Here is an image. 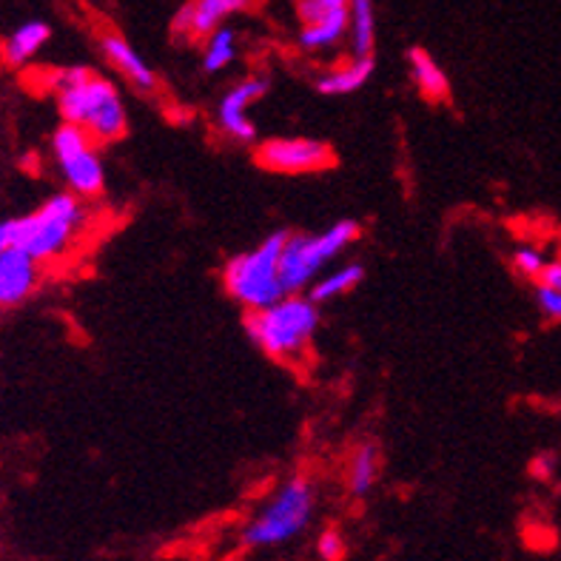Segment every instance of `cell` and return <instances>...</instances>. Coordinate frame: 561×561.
<instances>
[{
	"instance_id": "1",
	"label": "cell",
	"mask_w": 561,
	"mask_h": 561,
	"mask_svg": "<svg viewBox=\"0 0 561 561\" xmlns=\"http://www.w3.org/2000/svg\"><path fill=\"white\" fill-rule=\"evenodd\" d=\"M57 112L64 123L83 128L98 146L117 142L128 135V108L117 85L100 78L89 66H66L49 75Z\"/></svg>"
},
{
	"instance_id": "2",
	"label": "cell",
	"mask_w": 561,
	"mask_h": 561,
	"mask_svg": "<svg viewBox=\"0 0 561 561\" xmlns=\"http://www.w3.org/2000/svg\"><path fill=\"white\" fill-rule=\"evenodd\" d=\"M320 306L308 294H288L277 306L245 313V334L274 363L297 365L320 331Z\"/></svg>"
},
{
	"instance_id": "3",
	"label": "cell",
	"mask_w": 561,
	"mask_h": 561,
	"mask_svg": "<svg viewBox=\"0 0 561 561\" xmlns=\"http://www.w3.org/2000/svg\"><path fill=\"white\" fill-rule=\"evenodd\" d=\"M89 208L78 194L60 192L49 197L41 208L26 217H14L12 249L26 251L37 263H55L71 251V245L83 234Z\"/></svg>"
},
{
	"instance_id": "4",
	"label": "cell",
	"mask_w": 561,
	"mask_h": 561,
	"mask_svg": "<svg viewBox=\"0 0 561 561\" xmlns=\"http://www.w3.org/2000/svg\"><path fill=\"white\" fill-rule=\"evenodd\" d=\"M285 240H288V231H274L254 249L231 256L222 268V285L228 297L245 308V313L263 311L288 297L279 277V256H283Z\"/></svg>"
},
{
	"instance_id": "5",
	"label": "cell",
	"mask_w": 561,
	"mask_h": 561,
	"mask_svg": "<svg viewBox=\"0 0 561 561\" xmlns=\"http://www.w3.org/2000/svg\"><path fill=\"white\" fill-rule=\"evenodd\" d=\"M359 234L363 228L356 220H336L320 234H288L279 256V277L285 291L306 294L322 277V271L359 240Z\"/></svg>"
},
{
	"instance_id": "6",
	"label": "cell",
	"mask_w": 561,
	"mask_h": 561,
	"mask_svg": "<svg viewBox=\"0 0 561 561\" xmlns=\"http://www.w3.org/2000/svg\"><path fill=\"white\" fill-rule=\"evenodd\" d=\"M317 511V488L308 477H291L254 513L242 530L249 548H277L308 530Z\"/></svg>"
},
{
	"instance_id": "7",
	"label": "cell",
	"mask_w": 561,
	"mask_h": 561,
	"mask_svg": "<svg viewBox=\"0 0 561 561\" xmlns=\"http://www.w3.org/2000/svg\"><path fill=\"white\" fill-rule=\"evenodd\" d=\"M51 157L64 178L66 188L80 199H94L106 188V165L98 151V142L83 128L60 123L51 135Z\"/></svg>"
},
{
	"instance_id": "8",
	"label": "cell",
	"mask_w": 561,
	"mask_h": 561,
	"mask_svg": "<svg viewBox=\"0 0 561 561\" xmlns=\"http://www.w3.org/2000/svg\"><path fill=\"white\" fill-rule=\"evenodd\" d=\"M256 163L271 174H317L334 165V149L317 137H274L260 142Z\"/></svg>"
},
{
	"instance_id": "9",
	"label": "cell",
	"mask_w": 561,
	"mask_h": 561,
	"mask_svg": "<svg viewBox=\"0 0 561 561\" xmlns=\"http://www.w3.org/2000/svg\"><path fill=\"white\" fill-rule=\"evenodd\" d=\"M351 0H297L299 49L320 55L348 37Z\"/></svg>"
},
{
	"instance_id": "10",
	"label": "cell",
	"mask_w": 561,
	"mask_h": 561,
	"mask_svg": "<svg viewBox=\"0 0 561 561\" xmlns=\"http://www.w3.org/2000/svg\"><path fill=\"white\" fill-rule=\"evenodd\" d=\"M271 80L265 75H249V78L237 80L231 89L220 98L217 106V128L228 140L251 146L256 142V126L251 123L249 108L268 94Z\"/></svg>"
},
{
	"instance_id": "11",
	"label": "cell",
	"mask_w": 561,
	"mask_h": 561,
	"mask_svg": "<svg viewBox=\"0 0 561 561\" xmlns=\"http://www.w3.org/2000/svg\"><path fill=\"white\" fill-rule=\"evenodd\" d=\"M254 3L256 0H185L171 21V32L180 41L206 43V37L226 26L228 18L249 12Z\"/></svg>"
},
{
	"instance_id": "12",
	"label": "cell",
	"mask_w": 561,
	"mask_h": 561,
	"mask_svg": "<svg viewBox=\"0 0 561 561\" xmlns=\"http://www.w3.org/2000/svg\"><path fill=\"white\" fill-rule=\"evenodd\" d=\"M41 285V263L21 249L0 251V311L23 306Z\"/></svg>"
},
{
	"instance_id": "13",
	"label": "cell",
	"mask_w": 561,
	"mask_h": 561,
	"mask_svg": "<svg viewBox=\"0 0 561 561\" xmlns=\"http://www.w3.org/2000/svg\"><path fill=\"white\" fill-rule=\"evenodd\" d=\"M98 43H100V51H103V57H106L114 69L121 71L128 83L135 85L137 92H146V94L157 92L154 69L146 64V57H142L140 51H137L135 46L126 41V37L117 35V32H103Z\"/></svg>"
},
{
	"instance_id": "14",
	"label": "cell",
	"mask_w": 561,
	"mask_h": 561,
	"mask_svg": "<svg viewBox=\"0 0 561 561\" xmlns=\"http://www.w3.org/2000/svg\"><path fill=\"white\" fill-rule=\"evenodd\" d=\"M374 66H377L374 57H351L345 64L322 71L317 78V92L325 98H345V94L359 92L374 75Z\"/></svg>"
},
{
	"instance_id": "15",
	"label": "cell",
	"mask_w": 561,
	"mask_h": 561,
	"mask_svg": "<svg viewBox=\"0 0 561 561\" xmlns=\"http://www.w3.org/2000/svg\"><path fill=\"white\" fill-rule=\"evenodd\" d=\"M408 69H411L413 85L420 89V94L431 103H445L450 98V78L448 71L436 64L431 51L422 46H413L408 51Z\"/></svg>"
},
{
	"instance_id": "16",
	"label": "cell",
	"mask_w": 561,
	"mask_h": 561,
	"mask_svg": "<svg viewBox=\"0 0 561 561\" xmlns=\"http://www.w3.org/2000/svg\"><path fill=\"white\" fill-rule=\"evenodd\" d=\"M379 470H382V454H379L377 442H359V445L351 450L348 473H345L351 496H368V493L374 491V484H377Z\"/></svg>"
},
{
	"instance_id": "17",
	"label": "cell",
	"mask_w": 561,
	"mask_h": 561,
	"mask_svg": "<svg viewBox=\"0 0 561 561\" xmlns=\"http://www.w3.org/2000/svg\"><path fill=\"white\" fill-rule=\"evenodd\" d=\"M51 37V26L43 21H26L21 26L14 28L12 35L7 37L3 43V60L9 66H26L32 64L41 49L49 43Z\"/></svg>"
},
{
	"instance_id": "18",
	"label": "cell",
	"mask_w": 561,
	"mask_h": 561,
	"mask_svg": "<svg viewBox=\"0 0 561 561\" xmlns=\"http://www.w3.org/2000/svg\"><path fill=\"white\" fill-rule=\"evenodd\" d=\"M348 43L351 57H374V46H377V9H374V0H351Z\"/></svg>"
},
{
	"instance_id": "19",
	"label": "cell",
	"mask_w": 561,
	"mask_h": 561,
	"mask_svg": "<svg viewBox=\"0 0 561 561\" xmlns=\"http://www.w3.org/2000/svg\"><path fill=\"white\" fill-rule=\"evenodd\" d=\"M363 279H365V265L348 263V265H340V268L334 271H328V274H322V277L317 279L306 294L317 302V306H328V302H334V299L345 297V294H351L354 288H359Z\"/></svg>"
},
{
	"instance_id": "20",
	"label": "cell",
	"mask_w": 561,
	"mask_h": 561,
	"mask_svg": "<svg viewBox=\"0 0 561 561\" xmlns=\"http://www.w3.org/2000/svg\"><path fill=\"white\" fill-rule=\"evenodd\" d=\"M237 60V32L231 26H220L203 43V71L220 75Z\"/></svg>"
},
{
	"instance_id": "21",
	"label": "cell",
	"mask_w": 561,
	"mask_h": 561,
	"mask_svg": "<svg viewBox=\"0 0 561 561\" xmlns=\"http://www.w3.org/2000/svg\"><path fill=\"white\" fill-rule=\"evenodd\" d=\"M511 263L513 268H516V274H522L525 279H539L541 271H545V265H548L550 260L539 245H534V242H522L519 249L513 251Z\"/></svg>"
},
{
	"instance_id": "22",
	"label": "cell",
	"mask_w": 561,
	"mask_h": 561,
	"mask_svg": "<svg viewBox=\"0 0 561 561\" xmlns=\"http://www.w3.org/2000/svg\"><path fill=\"white\" fill-rule=\"evenodd\" d=\"M536 308L545 320L561 322V291L550 288V285L536 283Z\"/></svg>"
},
{
	"instance_id": "23",
	"label": "cell",
	"mask_w": 561,
	"mask_h": 561,
	"mask_svg": "<svg viewBox=\"0 0 561 561\" xmlns=\"http://www.w3.org/2000/svg\"><path fill=\"white\" fill-rule=\"evenodd\" d=\"M320 556L325 561H340L345 556V539L340 536V530H325L320 536V545H317Z\"/></svg>"
},
{
	"instance_id": "24",
	"label": "cell",
	"mask_w": 561,
	"mask_h": 561,
	"mask_svg": "<svg viewBox=\"0 0 561 561\" xmlns=\"http://www.w3.org/2000/svg\"><path fill=\"white\" fill-rule=\"evenodd\" d=\"M536 283L550 285V288L561 291V260H550V263L545 265V271H541V277L536 279Z\"/></svg>"
}]
</instances>
